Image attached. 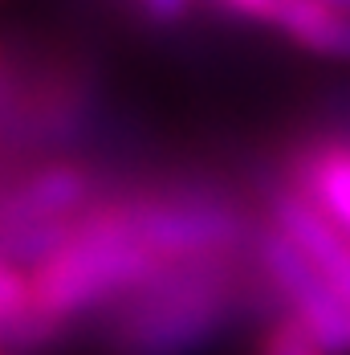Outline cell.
<instances>
[{"instance_id":"1","label":"cell","mask_w":350,"mask_h":355,"mask_svg":"<svg viewBox=\"0 0 350 355\" xmlns=\"http://www.w3.org/2000/svg\"><path fill=\"white\" fill-rule=\"evenodd\" d=\"M281 315L257 257H212L163 270L94 322L106 355H200L241 322Z\"/></svg>"},{"instance_id":"2","label":"cell","mask_w":350,"mask_h":355,"mask_svg":"<svg viewBox=\"0 0 350 355\" xmlns=\"http://www.w3.org/2000/svg\"><path fill=\"white\" fill-rule=\"evenodd\" d=\"M252 257H257L261 274L273 286L281 311H289V315H297L302 322H310L317 335H322V343L334 355H350V306H347V298L330 286V278L281 233L269 216L261 220V233L252 241Z\"/></svg>"},{"instance_id":"3","label":"cell","mask_w":350,"mask_h":355,"mask_svg":"<svg viewBox=\"0 0 350 355\" xmlns=\"http://www.w3.org/2000/svg\"><path fill=\"white\" fill-rule=\"evenodd\" d=\"M110 184L73 155H49L37 159L25 172L4 180L0 216L8 220H77Z\"/></svg>"},{"instance_id":"4","label":"cell","mask_w":350,"mask_h":355,"mask_svg":"<svg viewBox=\"0 0 350 355\" xmlns=\"http://www.w3.org/2000/svg\"><path fill=\"white\" fill-rule=\"evenodd\" d=\"M273 172L302 188L322 213L350 237V131L310 127L285 151H277Z\"/></svg>"},{"instance_id":"5","label":"cell","mask_w":350,"mask_h":355,"mask_svg":"<svg viewBox=\"0 0 350 355\" xmlns=\"http://www.w3.org/2000/svg\"><path fill=\"white\" fill-rule=\"evenodd\" d=\"M285 41L297 49L326 58V62H350V8L330 0H285L273 21Z\"/></svg>"},{"instance_id":"6","label":"cell","mask_w":350,"mask_h":355,"mask_svg":"<svg viewBox=\"0 0 350 355\" xmlns=\"http://www.w3.org/2000/svg\"><path fill=\"white\" fill-rule=\"evenodd\" d=\"M252 355H334V352L322 343V335H317L310 322H302L297 315L281 311V315H273V319L261 327L257 352Z\"/></svg>"},{"instance_id":"7","label":"cell","mask_w":350,"mask_h":355,"mask_svg":"<svg viewBox=\"0 0 350 355\" xmlns=\"http://www.w3.org/2000/svg\"><path fill=\"white\" fill-rule=\"evenodd\" d=\"M204 4V0H131V8L139 12V21L147 25H159V29H172V25H183L192 17V8Z\"/></svg>"},{"instance_id":"8","label":"cell","mask_w":350,"mask_h":355,"mask_svg":"<svg viewBox=\"0 0 350 355\" xmlns=\"http://www.w3.org/2000/svg\"><path fill=\"white\" fill-rule=\"evenodd\" d=\"M212 4L216 12H224V17H232V21H248V25H269L273 29V21H277V8L285 0H204Z\"/></svg>"},{"instance_id":"9","label":"cell","mask_w":350,"mask_h":355,"mask_svg":"<svg viewBox=\"0 0 350 355\" xmlns=\"http://www.w3.org/2000/svg\"><path fill=\"white\" fill-rule=\"evenodd\" d=\"M330 4H342V8H350V0H330Z\"/></svg>"},{"instance_id":"10","label":"cell","mask_w":350,"mask_h":355,"mask_svg":"<svg viewBox=\"0 0 350 355\" xmlns=\"http://www.w3.org/2000/svg\"><path fill=\"white\" fill-rule=\"evenodd\" d=\"M0 196H4V180H0Z\"/></svg>"},{"instance_id":"11","label":"cell","mask_w":350,"mask_h":355,"mask_svg":"<svg viewBox=\"0 0 350 355\" xmlns=\"http://www.w3.org/2000/svg\"><path fill=\"white\" fill-rule=\"evenodd\" d=\"M0 355H17V352H0Z\"/></svg>"},{"instance_id":"12","label":"cell","mask_w":350,"mask_h":355,"mask_svg":"<svg viewBox=\"0 0 350 355\" xmlns=\"http://www.w3.org/2000/svg\"><path fill=\"white\" fill-rule=\"evenodd\" d=\"M347 131H350V123H347Z\"/></svg>"}]
</instances>
